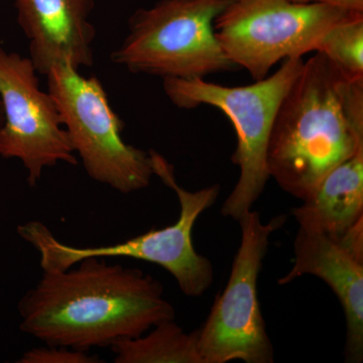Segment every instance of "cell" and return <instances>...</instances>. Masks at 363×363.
Returning <instances> with one entry per match:
<instances>
[{
    "mask_svg": "<svg viewBox=\"0 0 363 363\" xmlns=\"http://www.w3.org/2000/svg\"><path fill=\"white\" fill-rule=\"evenodd\" d=\"M0 157L18 159L35 187L45 169L60 162L76 166L78 159L49 91L40 88L32 60L0 45Z\"/></svg>",
    "mask_w": 363,
    "mask_h": 363,
    "instance_id": "9",
    "label": "cell"
},
{
    "mask_svg": "<svg viewBox=\"0 0 363 363\" xmlns=\"http://www.w3.org/2000/svg\"><path fill=\"white\" fill-rule=\"evenodd\" d=\"M303 64V58L285 60L272 75L238 87L215 84L204 78L162 79L167 97L178 108L209 105L233 124L238 145L233 162L240 169V178L222 205L224 217L238 221L264 192L269 179L267 155L274 119Z\"/></svg>",
    "mask_w": 363,
    "mask_h": 363,
    "instance_id": "4",
    "label": "cell"
},
{
    "mask_svg": "<svg viewBox=\"0 0 363 363\" xmlns=\"http://www.w3.org/2000/svg\"><path fill=\"white\" fill-rule=\"evenodd\" d=\"M316 52L351 77L363 78V13H357L332 26Z\"/></svg>",
    "mask_w": 363,
    "mask_h": 363,
    "instance_id": "14",
    "label": "cell"
},
{
    "mask_svg": "<svg viewBox=\"0 0 363 363\" xmlns=\"http://www.w3.org/2000/svg\"><path fill=\"white\" fill-rule=\"evenodd\" d=\"M241 241L230 276L215 298L206 321L198 331L203 363L274 362V347L267 334L257 292L259 272L272 233L283 227L285 215L264 222L250 210L238 220Z\"/></svg>",
    "mask_w": 363,
    "mask_h": 363,
    "instance_id": "8",
    "label": "cell"
},
{
    "mask_svg": "<svg viewBox=\"0 0 363 363\" xmlns=\"http://www.w3.org/2000/svg\"><path fill=\"white\" fill-rule=\"evenodd\" d=\"M354 13L291 0H229L214 30L228 59L259 81L279 62L316 52L325 33Z\"/></svg>",
    "mask_w": 363,
    "mask_h": 363,
    "instance_id": "7",
    "label": "cell"
},
{
    "mask_svg": "<svg viewBox=\"0 0 363 363\" xmlns=\"http://www.w3.org/2000/svg\"><path fill=\"white\" fill-rule=\"evenodd\" d=\"M229 0H160L136 9L111 60L130 73L162 79L204 78L235 70L214 23Z\"/></svg>",
    "mask_w": 363,
    "mask_h": 363,
    "instance_id": "5",
    "label": "cell"
},
{
    "mask_svg": "<svg viewBox=\"0 0 363 363\" xmlns=\"http://www.w3.org/2000/svg\"><path fill=\"white\" fill-rule=\"evenodd\" d=\"M311 274L321 279L337 296L345 315L346 362L363 359V257L344 247L337 238L298 228L294 242V264L279 285Z\"/></svg>",
    "mask_w": 363,
    "mask_h": 363,
    "instance_id": "11",
    "label": "cell"
},
{
    "mask_svg": "<svg viewBox=\"0 0 363 363\" xmlns=\"http://www.w3.org/2000/svg\"><path fill=\"white\" fill-rule=\"evenodd\" d=\"M362 147L363 78L351 77L316 52L279 105L267 147L269 178L304 200Z\"/></svg>",
    "mask_w": 363,
    "mask_h": 363,
    "instance_id": "2",
    "label": "cell"
},
{
    "mask_svg": "<svg viewBox=\"0 0 363 363\" xmlns=\"http://www.w3.org/2000/svg\"><path fill=\"white\" fill-rule=\"evenodd\" d=\"M4 109H2L1 101H0V128H1L2 123H4Z\"/></svg>",
    "mask_w": 363,
    "mask_h": 363,
    "instance_id": "17",
    "label": "cell"
},
{
    "mask_svg": "<svg viewBox=\"0 0 363 363\" xmlns=\"http://www.w3.org/2000/svg\"><path fill=\"white\" fill-rule=\"evenodd\" d=\"M116 363H203L198 331L187 333L175 319L111 347Z\"/></svg>",
    "mask_w": 363,
    "mask_h": 363,
    "instance_id": "13",
    "label": "cell"
},
{
    "mask_svg": "<svg viewBox=\"0 0 363 363\" xmlns=\"http://www.w3.org/2000/svg\"><path fill=\"white\" fill-rule=\"evenodd\" d=\"M18 312L21 331L45 345L82 351L111 348L176 317L161 281L99 257L64 271H43Z\"/></svg>",
    "mask_w": 363,
    "mask_h": 363,
    "instance_id": "1",
    "label": "cell"
},
{
    "mask_svg": "<svg viewBox=\"0 0 363 363\" xmlns=\"http://www.w3.org/2000/svg\"><path fill=\"white\" fill-rule=\"evenodd\" d=\"M18 363H99L102 362L96 355H91L88 351L72 350L63 346L45 345L26 351Z\"/></svg>",
    "mask_w": 363,
    "mask_h": 363,
    "instance_id": "15",
    "label": "cell"
},
{
    "mask_svg": "<svg viewBox=\"0 0 363 363\" xmlns=\"http://www.w3.org/2000/svg\"><path fill=\"white\" fill-rule=\"evenodd\" d=\"M293 210L301 228L338 238L363 219V147L329 171Z\"/></svg>",
    "mask_w": 363,
    "mask_h": 363,
    "instance_id": "12",
    "label": "cell"
},
{
    "mask_svg": "<svg viewBox=\"0 0 363 363\" xmlns=\"http://www.w3.org/2000/svg\"><path fill=\"white\" fill-rule=\"evenodd\" d=\"M154 175L173 190L180 204L178 220L161 229H152L116 245L78 247L59 240L43 222L30 221L18 227L21 238L40 255L43 271H64L88 257L140 259L157 264L173 276L187 297H201L214 281L212 262L196 252L193 229L203 212L213 206L220 187L212 185L188 191L177 181L174 166L155 150H149Z\"/></svg>",
    "mask_w": 363,
    "mask_h": 363,
    "instance_id": "3",
    "label": "cell"
},
{
    "mask_svg": "<svg viewBox=\"0 0 363 363\" xmlns=\"http://www.w3.org/2000/svg\"><path fill=\"white\" fill-rule=\"evenodd\" d=\"M94 6V0H14L16 18L39 75L58 65L78 70L93 66L96 30L90 16Z\"/></svg>",
    "mask_w": 363,
    "mask_h": 363,
    "instance_id": "10",
    "label": "cell"
},
{
    "mask_svg": "<svg viewBox=\"0 0 363 363\" xmlns=\"http://www.w3.org/2000/svg\"><path fill=\"white\" fill-rule=\"evenodd\" d=\"M291 1L303 4H326V6L346 9V11L363 13V0H291Z\"/></svg>",
    "mask_w": 363,
    "mask_h": 363,
    "instance_id": "16",
    "label": "cell"
},
{
    "mask_svg": "<svg viewBox=\"0 0 363 363\" xmlns=\"http://www.w3.org/2000/svg\"><path fill=\"white\" fill-rule=\"evenodd\" d=\"M45 77L87 175L121 194L149 187L155 176L149 152L123 140L124 123L99 79L84 77L69 65L52 67Z\"/></svg>",
    "mask_w": 363,
    "mask_h": 363,
    "instance_id": "6",
    "label": "cell"
}]
</instances>
